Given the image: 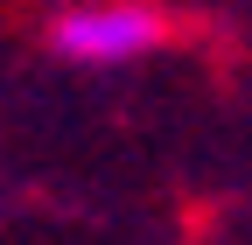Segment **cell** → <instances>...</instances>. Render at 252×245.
<instances>
[{
    "mask_svg": "<svg viewBox=\"0 0 252 245\" xmlns=\"http://www.w3.org/2000/svg\"><path fill=\"white\" fill-rule=\"evenodd\" d=\"M168 14L147 7V0H112V7H77L49 28V42L63 56H77V63H126V56H140L154 42H168Z\"/></svg>",
    "mask_w": 252,
    "mask_h": 245,
    "instance_id": "6da1fadb",
    "label": "cell"
}]
</instances>
